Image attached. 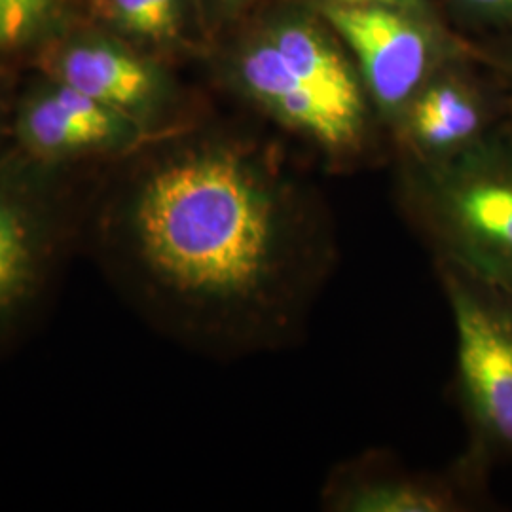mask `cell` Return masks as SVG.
<instances>
[{
	"mask_svg": "<svg viewBox=\"0 0 512 512\" xmlns=\"http://www.w3.org/2000/svg\"><path fill=\"white\" fill-rule=\"evenodd\" d=\"M80 249L150 329L217 361L300 344L340 262L329 207L228 141L88 188Z\"/></svg>",
	"mask_w": 512,
	"mask_h": 512,
	"instance_id": "6da1fadb",
	"label": "cell"
},
{
	"mask_svg": "<svg viewBox=\"0 0 512 512\" xmlns=\"http://www.w3.org/2000/svg\"><path fill=\"white\" fill-rule=\"evenodd\" d=\"M86 192L73 171L0 150V361L33 334L80 249Z\"/></svg>",
	"mask_w": 512,
	"mask_h": 512,
	"instance_id": "7a4b0ae2",
	"label": "cell"
},
{
	"mask_svg": "<svg viewBox=\"0 0 512 512\" xmlns=\"http://www.w3.org/2000/svg\"><path fill=\"white\" fill-rule=\"evenodd\" d=\"M494 156L421 164L404 184L399 215L433 262L512 294V158Z\"/></svg>",
	"mask_w": 512,
	"mask_h": 512,
	"instance_id": "3957f363",
	"label": "cell"
},
{
	"mask_svg": "<svg viewBox=\"0 0 512 512\" xmlns=\"http://www.w3.org/2000/svg\"><path fill=\"white\" fill-rule=\"evenodd\" d=\"M454 327V393L465 448L490 465H512V294L435 260Z\"/></svg>",
	"mask_w": 512,
	"mask_h": 512,
	"instance_id": "277c9868",
	"label": "cell"
},
{
	"mask_svg": "<svg viewBox=\"0 0 512 512\" xmlns=\"http://www.w3.org/2000/svg\"><path fill=\"white\" fill-rule=\"evenodd\" d=\"M490 465L463 448L444 467H418L385 448L336 463L319 490L329 512H475L495 505Z\"/></svg>",
	"mask_w": 512,
	"mask_h": 512,
	"instance_id": "5b68a950",
	"label": "cell"
},
{
	"mask_svg": "<svg viewBox=\"0 0 512 512\" xmlns=\"http://www.w3.org/2000/svg\"><path fill=\"white\" fill-rule=\"evenodd\" d=\"M8 139L19 156L73 173L118 164L152 141L128 116L48 76L12 101Z\"/></svg>",
	"mask_w": 512,
	"mask_h": 512,
	"instance_id": "8992f818",
	"label": "cell"
},
{
	"mask_svg": "<svg viewBox=\"0 0 512 512\" xmlns=\"http://www.w3.org/2000/svg\"><path fill=\"white\" fill-rule=\"evenodd\" d=\"M239 82L256 105L304 135L330 160L346 162L363 154L368 110L349 107L304 82L275 46H260L245 55L239 63Z\"/></svg>",
	"mask_w": 512,
	"mask_h": 512,
	"instance_id": "52a82bcc",
	"label": "cell"
},
{
	"mask_svg": "<svg viewBox=\"0 0 512 512\" xmlns=\"http://www.w3.org/2000/svg\"><path fill=\"white\" fill-rule=\"evenodd\" d=\"M44 76L128 116L156 141L165 90L143 59L105 38H73L42 55Z\"/></svg>",
	"mask_w": 512,
	"mask_h": 512,
	"instance_id": "ba28073f",
	"label": "cell"
},
{
	"mask_svg": "<svg viewBox=\"0 0 512 512\" xmlns=\"http://www.w3.org/2000/svg\"><path fill=\"white\" fill-rule=\"evenodd\" d=\"M325 14L357 55L378 107L385 112L404 109L427 67L420 31L395 12L372 4H332Z\"/></svg>",
	"mask_w": 512,
	"mask_h": 512,
	"instance_id": "9c48e42d",
	"label": "cell"
},
{
	"mask_svg": "<svg viewBox=\"0 0 512 512\" xmlns=\"http://www.w3.org/2000/svg\"><path fill=\"white\" fill-rule=\"evenodd\" d=\"M406 139L423 162H444L475 145L486 116L473 93L458 84L440 82L418 93L404 107Z\"/></svg>",
	"mask_w": 512,
	"mask_h": 512,
	"instance_id": "30bf717a",
	"label": "cell"
},
{
	"mask_svg": "<svg viewBox=\"0 0 512 512\" xmlns=\"http://www.w3.org/2000/svg\"><path fill=\"white\" fill-rule=\"evenodd\" d=\"M287 65L304 82L344 101L349 107L366 109L365 95L351 76L346 61L304 27L285 29L275 42Z\"/></svg>",
	"mask_w": 512,
	"mask_h": 512,
	"instance_id": "8fae6325",
	"label": "cell"
},
{
	"mask_svg": "<svg viewBox=\"0 0 512 512\" xmlns=\"http://www.w3.org/2000/svg\"><path fill=\"white\" fill-rule=\"evenodd\" d=\"M57 0H0V54L16 52L42 35Z\"/></svg>",
	"mask_w": 512,
	"mask_h": 512,
	"instance_id": "7c38bea8",
	"label": "cell"
},
{
	"mask_svg": "<svg viewBox=\"0 0 512 512\" xmlns=\"http://www.w3.org/2000/svg\"><path fill=\"white\" fill-rule=\"evenodd\" d=\"M110 18L129 33L165 38L177 29L179 0H105Z\"/></svg>",
	"mask_w": 512,
	"mask_h": 512,
	"instance_id": "4fadbf2b",
	"label": "cell"
},
{
	"mask_svg": "<svg viewBox=\"0 0 512 512\" xmlns=\"http://www.w3.org/2000/svg\"><path fill=\"white\" fill-rule=\"evenodd\" d=\"M10 109H12V103L4 97V93L0 90V137H8Z\"/></svg>",
	"mask_w": 512,
	"mask_h": 512,
	"instance_id": "5bb4252c",
	"label": "cell"
},
{
	"mask_svg": "<svg viewBox=\"0 0 512 512\" xmlns=\"http://www.w3.org/2000/svg\"><path fill=\"white\" fill-rule=\"evenodd\" d=\"M344 4H374V2H380V4H395V2H401V0H342Z\"/></svg>",
	"mask_w": 512,
	"mask_h": 512,
	"instance_id": "9a60e30c",
	"label": "cell"
},
{
	"mask_svg": "<svg viewBox=\"0 0 512 512\" xmlns=\"http://www.w3.org/2000/svg\"><path fill=\"white\" fill-rule=\"evenodd\" d=\"M475 2H482V4H512V0H475Z\"/></svg>",
	"mask_w": 512,
	"mask_h": 512,
	"instance_id": "2e32d148",
	"label": "cell"
}]
</instances>
